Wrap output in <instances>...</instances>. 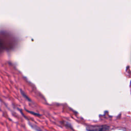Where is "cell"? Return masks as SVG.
<instances>
[{
  "instance_id": "obj_4",
  "label": "cell",
  "mask_w": 131,
  "mask_h": 131,
  "mask_svg": "<svg viewBox=\"0 0 131 131\" xmlns=\"http://www.w3.org/2000/svg\"><path fill=\"white\" fill-rule=\"evenodd\" d=\"M27 112H29V113H31V114H34V115H37V116H40V114H38V113H35V112H30V111H27Z\"/></svg>"
},
{
  "instance_id": "obj_2",
  "label": "cell",
  "mask_w": 131,
  "mask_h": 131,
  "mask_svg": "<svg viewBox=\"0 0 131 131\" xmlns=\"http://www.w3.org/2000/svg\"><path fill=\"white\" fill-rule=\"evenodd\" d=\"M29 124H30V125L31 126V127H32V128H33L34 129H35V130H36V131H44V130H42L41 128H39L38 126H37L36 124H33V123H31L30 122V123H29Z\"/></svg>"
},
{
  "instance_id": "obj_3",
  "label": "cell",
  "mask_w": 131,
  "mask_h": 131,
  "mask_svg": "<svg viewBox=\"0 0 131 131\" xmlns=\"http://www.w3.org/2000/svg\"><path fill=\"white\" fill-rule=\"evenodd\" d=\"M21 93H22V95H23V96H24V97H25V98H26V99H27L28 101H31V100L29 99V98L28 96H26V95H25L23 92H21Z\"/></svg>"
},
{
  "instance_id": "obj_1",
  "label": "cell",
  "mask_w": 131,
  "mask_h": 131,
  "mask_svg": "<svg viewBox=\"0 0 131 131\" xmlns=\"http://www.w3.org/2000/svg\"><path fill=\"white\" fill-rule=\"evenodd\" d=\"M86 131H110L111 126L107 125L88 126L86 127Z\"/></svg>"
}]
</instances>
